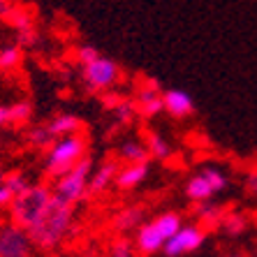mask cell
Returning <instances> with one entry per match:
<instances>
[{
    "label": "cell",
    "mask_w": 257,
    "mask_h": 257,
    "mask_svg": "<svg viewBox=\"0 0 257 257\" xmlns=\"http://www.w3.org/2000/svg\"><path fill=\"white\" fill-rule=\"evenodd\" d=\"M88 156V137L77 132L70 137L56 139L44 153V174L51 179H58L63 174H67L74 165L84 160Z\"/></svg>",
    "instance_id": "2"
},
{
    "label": "cell",
    "mask_w": 257,
    "mask_h": 257,
    "mask_svg": "<svg viewBox=\"0 0 257 257\" xmlns=\"http://www.w3.org/2000/svg\"><path fill=\"white\" fill-rule=\"evenodd\" d=\"M149 172H151L149 162H144V165H123V167L118 169V174H116L114 186L123 192L135 190V188H139L144 181H146Z\"/></svg>",
    "instance_id": "13"
},
{
    "label": "cell",
    "mask_w": 257,
    "mask_h": 257,
    "mask_svg": "<svg viewBox=\"0 0 257 257\" xmlns=\"http://www.w3.org/2000/svg\"><path fill=\"white\" fill-rule=\"evenodd\" d=\"M109 111H111L114 120L120 123V125H130L132 120L137 118V104H135V100H130V97H120Z\"/></svg>",
    "instance_id": "21"
},
{
    "label": "cell",
    "mask_w": 257,
    "mask_h": 257,
    "mask_svg": "<svg viewBox=\"0 0 257 257\" xmlns=\"http://www.w3.org/2000/svg\"><path fill=\"white\" fill-rule=\"evenodd\" d=\"M206 241V229L199 225H183L172 239L165 243V255L167 257H181L186 252H195L199 245Z\"/></svg>",
    "instance_id": "8"
},
{
    "label": "cell",
    "mask_w": 257,
    "mask_h": 257,
    "mask_svg": "<svg viewBox=\"0 0 257 257\" xmlns=\"http://www.w3.org/2000/svg\"><path fill=\"white\" fill-rule=\"evenodd\" d=\"M109 257H135V248L127 239H118L109 248Z\"/></svg>",
    "instance_id": "28"
},
{
    "label": "cell",
    "mask_w": 257,
    "mask_h": 257,
    "mask_svg": "<svg viewBox=\"0 0 257 257\" xmlns=\"http://www.w3.org/2000/svg\"><path fill=\"white\" fill-rule=\"evenodd\" d=\"M5 186L14 192V199H17L21 192H26L30 188V181L24 172H7L5 174Z\"/></svg>",
    "instance_id": "25"
},
{
    "label": "cell",
    "mask_w": 257,
    "mask_h": 257,
    "mask_svg": "<svg viewBox=\"0 0 257 257\" xmlns=\"http://www.w3.org/2000/svg\"><path fill=\"white\" fill-rule=\"evenodd\" d=\"M195 218L199 222H204L206 227H220L222 218H225V209H222L220 204L206 199V202L195 204Z\"/></svg>",
    "instance_id": "17"
},
{
    "label": "cell",
    "mask_w": 257,
    "mask_h": 257,
    "mask_svg": "<svg viewBox=\"0 0 257 257\" xmlns=\"http://www.w3.org/2000/svg\"><path fill=\"white\" fill-rule=\"evenodd\" d=\"M220 227H222V232L229 234V236H241V234L248 229V220H245L243 213H225Z\"/></svg>",
    "instance_id": "22"
},
{
    "label": "cell",
    "mask_w": 257,
    "mask_h": 257,
    "mask_svg": "<svg viewBox=\"0 0 257 257\" xmlns=\"http://www.w3.org/2000/svg\"><path fill=\"white\" fill-rule=\"evenodd\" d=\"M7 24L12 26L14 30H17V37H19V42L17 44H21V47H33V44L37 42V26H35V19L30 17L26 10H21V7H17L14 10V14L10 17V21Z\"/></svg>",
    "instance_id": "11"
},
{
    "label": "cell",
    "mask_w": 257,
    "mask_h": 257,
    "mask_svg": "<svg viewBox=\"0 0 257 257\" xmlns=\"http://www.w3.org/2000/svg\"><path fill=\"white\" fill-rule=\"evenodd\" d=\"M33 239L24 227L14 222L0 225V257H30Z\"/></svg>",
    "instance_id": "7"
},
{
    "label": "cell",
    "mask_w": 257,
    "mask_h": 257,
    "mask_svg": "<svg viewBox=\"0 0 257 257\" xmlns=\"http://www.w3.org/2000/svg\"><path fill=\"white\" fill-rule=\"evenodd\" d=\"M17 3H12V0H0V19L3 21H10V17L14 14V10H17Z\"/></svg>",
    "instance_id": "29"
},
{
    "label": "cell",
    "mask_w": 257,
    "mask_h": 257,
    "mask_svg": "<svg viewBox=\"0 0 257 257\" xmlns=\"http://www.w3.org/2000/svg\"><path fill=\"white\" fill-rule=\"evenodd\" d=\"M118 158L123 165H144L149 162V149L144 142H137V139H127V142L120 144L118 149Z\"/></svg>",
    "instance_id": "16"
},
{
    "label": "cell",
    "mask_w": 257,
    "mask_h": 257,
    "mask_svg": "<svg viewBox=\"0 0 257 257\" xmlns=\"http://www.w3.org/2000/svg\"><path fill=\"white\" fill-rule=\"evenodd\" d=\"M12 202H14V192L3 183V186H0V209H10Z\"/></svg>",
    "instance_id": "30"
},
{
    "label": "cell",
    "mask_w": 257,
    "mask_h": 257,
    "mask_svg": "<svg viewBox=\"0 0 257 257\" xmlns=\"http://www.w3.org/2000/svg\"><path fill=\"white\" fill-rule=\"evenodd\" d=\"M146 222L144 218V209L142 206H125L123 211H118L114 218V229L118 234H127L130 229H139Z\"/></svg>",
    "instance_id": "15"
},
{
    "label": "cell",
    "mask_w": 257,
    "mask_h": 257,
    "mask_svg": "<svg viewBox=\"0 0 257 257\" xmlns=\"http://www.w3.org/2000/svg\"><path fill=\"white\" fill-rule=\"evenodd\" d=\"M90 174H93V158L86 156L84 160L74 165L67 174L58 176L54 183V195L60 197L63 202L67 204H74L81 202V199L88 195V181H90Z\"/></svg>",
    "instance_id": "6"
},
{
    "label": "cell",
    "mask_w": 257,
    "mask_h": 257,
    "mask_svg": "<svg viewBox=\"0 0 257 257\" xmlns=\"http://www.w3.org/2000/svg\"><path fill=\"white\" fill-rule=\"evenodd\" d=\"M144 144H146L151 158H156V160H167V158H172V144L162 137L160 132H146Z\"/></svg>",
    "instance_id": "19"
},
{
    "label": "cell",
    "mask_w": 257,
    "mask_h": 257,
    "mask_svg": "<svg viewBox=\"0 0 257 257\" xmlns=\"http://www.w3.org/2000/svg\"><path fill=\"white\" fill-rule=\"evenodd\" d=\"M215 195V190L211 188V183L206 179H204V174H195V176H190L186 183V197L192 199L195 204L199 202H206V199H211Z\"/></svg>",
    "instance_id": "18"
},
{
    "label": "cell",
    "mask_w": 257,
    "mask_h": 257,
    "mask_svg": "<svg viewBox=\"0 0 257 257\" xmlns=\"http://www.w3.org/2000/svg\"><path fill=\"white\" fill-rule=\"evenodd\" d=\"M44 127H47V132L56 142V139H60V137H70V135L81 132L84 120L79 118L77 114H67V111H63V114H56L54 118H49L47 123H44Z\"/></svg>",
    "instance_id": "12"
},
{
    "label": "cell",
    "mask_w": 257,
    "mask_h": 257,
    "mask_svg": "<svg viewBox=\"0 0 257 257\" xmlns=\"http://www.w3.org/2000/svg\"><path fill=\"white\" fill-rule=\"evenodd\" d=\"M24 63V47L21 44H5L0 47V70L12 72L17 67H21Z\"/></svg>",
    "instance_id": "20"
},
{
    "label": "cell",
    "mask_w": 257,
    "mask_h": 257,
    "mask_svg": "<svg viewBox=\"0 0 257 257\" xmlns=\"http://www.w3.org/2000/svg\"><path fill=\"white\" fill-rule=\"evenodd\" d=\"M28 144H30V146H35V149H49V146L54 144V139H51V135L47 132L44 123L28 130Z\"/></svg>",
    "instance_id": "26"
},
{
    "label": "cell",
    "mask_w": 257,
    "mask_h": 257,
    "mask_svg": "<svg viewBox=\"0 0 257 257\" xmlns=\"http://www.w3.org/2000/svg\"><path fill=\"white\" fill-rule=\"evenodd\" d=\"M5 174H7V172H3V169H0V186L5 183Z\"/></svg>",
    "instance_id": "33"
},
{
    "label": "cell",
    "mask_w": 257,
    "mask_h": 257,
    "mask_svg": "<svg viewBox=\"0 0 257 257\" xmlns=\"http://www.w3.org/2000/svg\"><path fill=\"white\" fill-rule=\"evenodd\" d=\"M12 109V125H26L33 118V102L30 100H19L10 104Z\"/></svg>",
    "instance_id": "23"
},
{
    "label": "cell",
    "mask_w": 257,
    "mask_h": 257,
    "mask_svg": "<svg viewBox=\"0 0 257 257\" xmlns=\"http://www.w3.org/2000/svg\"><path fill=\"white\" fill-rule=\"evenodd\" d=\"M12 125V109L10 104H0V127Z\"/></svg>",
    "instance_id": "31"
},
{
    "label": "cell",
    "mask_w": 257,
    "mask_h": 257,
    "mask_svg": "<svg viewBox=\"0 0 257 257\" xmlns=\"http://www.w3.org/2000/svg\"><path fill=\"white\" fill-rule=\"evenodd\" d=\"M54 199V188L44 186V183H37V186H30L26 192H21L17 199L10 206V218H12L14 225L24 227L26 232L33 229L37 225V220L44 215V211L49 209V204Z\"/></svg>",
    "instance_id": "4"
},
{
    "label": "cell",
    "mask_w": 257,
    "mask_h": 257,
    "mask_svg": "<svg viewBox=\"0 0 257 257\" xmlns=\"http://www.w3.org/2000/svg\"><path fill=\"white\" fill-rule=\"evenodd\" d=\"M181 227H183V215L176 213V211H165V213L156 215L153 220H146L137 229L135 245H137L139 252H144V255H153V252L162 250L165 243Z\"/></svg>",
    "instance_id": "3"
},
{
    "label": "cell",
    "mask_w": 257,
    "mask_h": 257,
    "mask_svg": "<svg viewBox=\"0 0 257 257\" xmlns=\"http://www.w3.org/2000/svg\"><path fill=\"white\" fill-rule=\"evenodd\" d=\"M245 190L250 192L252 197H257V174H248V179H245Z\"/></svg>",
    "instance_id": "32"
},
{
    "label": "cell",
    "mask_w": 257,
    "mask_h": 257,
    "mask_svg": "<svg viewBox=\"0 0 257 257\" xmlns=\"http://www.w3.org/2000/svg\"><path fill=\"white\" fill-rule=\"evenodd\" d=\"M118 162L116 160H104L95 172L90 174V181H88V195H100L104 192L107 188L114 186L116 181V174H118Z\"/></svg>",
    "instance_id": "14"
},
{
    "label": "cell",
    "mask_w": 257,
    "mask_h": 257,
    "mask_svg": "<svg viewBox=\"0 0 257 257\" xmlns=\"http://www.w3.org/2000/svg\"><path fill=\"white\" fill-rule=\"evenodd\" d=\"M74 54H77L79 65H88V63H93V60L100 56V49L93 47V44H79Z\"/></svg>",
    "instance_id": "27"
},
{
    "label": "cell",
    "mask_w": 257,
    "mask_h": 257,
    "mask_svg": "<svg viewBox=\"0 0 257 257\" xmlns=\"http://www.w3.org/2000/svg\"><path fill=\"white\" fill-rule=\"evenodd\" d=\"M162 104H165V111H167L172 118H190L195 114V100H192L190 93L181 88H167L162 90Z\"/></svg>",
    "instance_id": "10"
},
{
    "label": "cell",
    "mask_w": 257,
    "mask_h": 257,
    "mask_svg": "<svg viewBox=\"0 0 257 257\" xmlns=\"http://www.w3.org/2000/svg\"><path fill=\"white\" fill-rule=\"evenodd\" d=\"M81 79H84L86 88L90 93H97V95H104L109 90H114L123 79V70L116 63L114 58L109 56H97L93 63L88 65H81Z\"/></svg>",
    "instance_id": "5"
},
{
    "label": "cell",
    "mask_w": 257,
    "mask_h": 257,
    "mask_svg": "<svg viewBox=\"0 0 257 257\" xmlns=\"http://www.w3.org/2000/svg\"><path fill=\"white\" fill-rule=\"evenodd\" d=\"M202 174H204V179L211 183V188L215 190V195L218 192H222L225 188L229 186V179H227V174L222 172V169H218V167H204L202 169Z\"/></svg>",
    "instance_id": "24"
},
{
    "label": "cell",
    "mask_w": 257,
    "mask_h": 257,
    "mask_svg": "<svg viewBox=\"0 0 257 257\" xmlns=\"http://www.w3.org/2000/svg\"><path fill=\"white\" fill-rule=\"evenodd\" d=\"M222 257H241V255H236V252H229V255H222Z\"/></svg>",
    "instance_id": "34"
},
{
    "label": "cell",
    "mask_w": 257,
    "mask_h": 257,
    "mask_svg": "<svg viewBox=\"0 0 257 257\" xmlns=\"http://www.w3.org/2000/svg\"><path fill=\"white\" fill-rule=\"evenodd\" d=\"M72 225H74V206L54 195L49 209L37 220L35 227L28 229V234L33 239V245L42 248V250H54L56 245L72 232Z\"/></svg>",
    "instance_id": "1"
},
{
    "label": "cell",
    "mask_w": 257,
    "mask_h": 257,
    "mask_svg": "<svg viewBox=\"0 0 257 257\" xmlns=\"http://www.w3.org/2000/svg\"><path fill=\"white\" fill-rule=\"evenodd\" d=\"M135 104H137V116H142L144 120H153L165 111V104H162V90L156 84H144L137 90V97H135Z\"/></svg>",
    "instance_id": "9"
}]
</instances>
